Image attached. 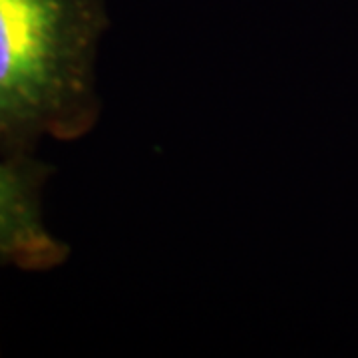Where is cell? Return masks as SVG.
<instances>
[{
	"mask_svg": "<svg viewBox=\"0 0 358 358\" xmlns=\"http://www.w3.org/2000/svg\"><path fill=\"white\" fill-rule=\"evenodd\" d=\"M103 0H0V152L74 141L96 126Z\"/></svg>",
	"mask_w": 358,
	"mask_h": 358,
	"instance_id": "1",
	"label": "cell"
},
{
	"mask_svg": "<svg viewBox=\"0 0 358 358\" xmlns=\"http://www.w3.org/2000/svg\"><path fill=\"white\" fill-rule=\"evenodd\" d=\"M48 169L28 155L0 162V261L20 271H50L68 261V245L42 215L40 192Z\"/></svg>",
	"mask_w": 358,
	"mask_h": 358,
	"instance_id": "2",
	"label": "cell"
}]
</instances>
